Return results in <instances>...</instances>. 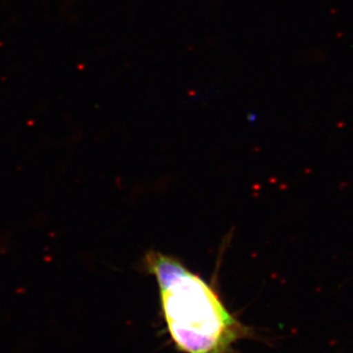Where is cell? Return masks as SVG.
<instances>
[{"label": "cell", "instance_id": "1", "mask_svg": "<svg viewBox=\"0 0 353 353\" xmlns=\"http://www.w3.org/2000/svg\"><path fill=\"white\" fill-rule=\"evenodd\" d=\"M143 267L157 280L167 332L182 353H232L252 336L230 312L214 285L172 255L148 252Z\"/></svg>", "mask_w": 353, "mask_h": 353}]
</instances>
